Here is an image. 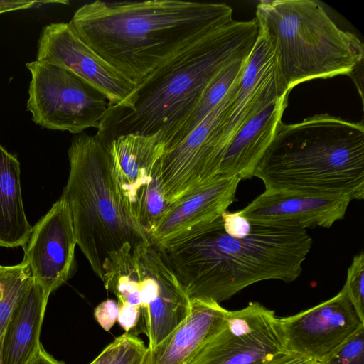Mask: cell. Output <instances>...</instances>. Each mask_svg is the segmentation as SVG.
Segmentation results:
<instances>
[{
    "label": "cell",
    "mask_w": 364,
    "mask_h": 364,
    "mask_svg": "<svg viewBox=\"0 0 364 364\" xmlns=\"http://www.w3.org/2000/svg\"><path fill=\"white\" fill-rule=\"evenodd\" d=\"M233 20L232 9L222 3L97 0L80 7L68 24L136 84L184 46Z\"/></svg>",
    "instance_id": "obj_1"
},
{
    "label": "cell",
    "mask_w": 364,
    "mask_h": 364,
    "mask_svg": "<svg viewBox=\"0 0 364 364\" xmlns=\"http://www.w3.org/2000/svg\"><path fill=\"white\" fill-rule=\"evenodd\" d=\"M259 35L256 18L233 20L178 50L110 105L97 129L102 141L126 134H160L164 146L187 120L210 80L225 66L248 57Z\"/></svg>",
    "instance_id": "obj_2"
},
{
    "label": "cell",
    "mask_w": 364,
    "mask_h": 364,
    "mask_svg": "<svg viewBox=\"0 0 364 364\" xmlns=\"http://www.w3.org/2000/svg\"><path fill=\"white\" fill-rule=\"evenodd\" d=\"M311 246L304 229L263 223H252L248 235L236 237L220 216L162 252L191 300L220 304L258 282H294Z\"/></svg>",
    "instance_id": "obj_3"
},
{
    "label": "cell",
    "mask_w": 364,
    "mask_h": 364,
    "mask_svg": "<svg viewBox=\"0 0 364 364\" xmlns=\"http://www.w3.org/2000/svg\"><path fill=\"white\" fill-rule=\"evenodd\" d=\"M254 176L265 189L364 198V124L328 114L279 123Z\"/></svg>",
    "instance_id": "obj_4"
},
{
    "label": "cell",
    "mask_w": 364,
    "mask_h": 364,
    "mask_svg": "<svg viewBox=\"0 0 364 364\" xmlns=\"http://www.w3.org/2000/svg\"><path fill=\"white\" fill-rule=\"evenodd\" d=\"M68 154L70 172L60 198L70 208L77 245L102 280L110 255L149 242L123 203L100 137L77 134Z\"/></svg>",
    "instance_id": "obj_5"
},
{
    "label": "cell",
    "mask_w": 364,
    "mask_h": 364,
    "mask_svg": "<svg viewBox=\"0 0 364 364\" xmlns=\"http://www.w3.org/2000/svg\"><path fill=\"white\" fill-rule=\"evenodd\" d=\"M255 18L274 47L289 90L305 81L350 75L362 64L363 43L339 28L318 1H260Z\"/></svg>",
    "instance_id": "obj_6"
},
{
    "label": "cell",
    "mask_w": 364,
    "mask_h": 364,
    "mask_svg": "<svg viewBox=\"0 0 364 364\" xmlns=\"http://www.w3.org/2000/svg\"><path fill=\"white\" fill-rule=\"evenodd\" d=\"M26 67L31 74L27 109L36 124L72 134L99 129L109 106L102 93L50 63L36 60Z\"/></svg>",
    "instance_id": "obj_7"
},
{
    "label": "cell",
    "mask_w": 364,
    "mask_h": 364,
    "mask_svg": "<svg viewBox=\"0 0 364 364\" xmlns=\"http://www.w3.org/2000/svg\"><path fill=\"white\" fill-rule=\"evenodd\" d=\"M239 80L225 99L183 139L164 151L160 161V177L168 204L218 177L225 153L223 134L226 114Z\"/></svg>",
    "instance_id": "obj_8"
},
{
    "label": "cell",
    "mask_w": 364,
    "mask_h": 364,
    "mask_svg": "<svg viewBox=\"0 0 364 364\" xmlns=\"http://www.w3.org/2000/svg\"><path fill=\"white\" fill-rule=\"evenodd\" d=\"M286 351L274 311L250 302L228 311L221 328L188 364H264Z\"/></svg>",
    "instance_id": "obj_9"
},
{
    "label": "cell",
    "mask_w": 364,
    "mask_h": 364,
    "mask_svg": "<svg viewBox=\"0 0 364 364\" xmlns=\"http://www.w3.org/2000/svg\"><path fill=\"white\" fill-rule=\"evenodd\" d=\"M279 321L287 350L315 363L364 327L343 289L331 299Z\"/></svg>",
    "instance_id": "obj_10"
},
{
    "label": "cell",
    "mask_w": 364,
    "mask_h": 364,
    "mask_svg": "<svg viewBox=\"0 0 364 364\" xmlns=\"http://www.w3.org/2000/svg\"><path fill=\"white\" fill-rule=\"evenodd\" d=\"M36 60L71 72L102 93L110 105L121 103L136 85L83 42L67 23H53L43 28Z\"/></svg>",
    "instance_id": "obj_11"
},
{
    "label": "cell",
    "mask_w": 364,
    "mask_h": 364,
    "mask_svg": "<svg viewBox=\"0 0 364 364\" xmlns=\"http://www.w3.org/2000/svg\"><path fill=\"white\" fill-rule=\"evenodd\" d=\"M240 181L218 176L169 204L148 233L149 243L165 251L191 238L228 210Z\"/></svg>",
    "instance_id": "obj_12"
},
{
    "label": "cell",
    "mask_w": 364,
    "mask_h": 364,
    "mask_svg": "<svg viewBox=\"0 0 364 364\" xmlns=\"http://www.w3.org/2000/svg\"><path fill=\"white\" fill-rule=\"evenodd\" d=\"M77 245L70 208L60 198L32 227L23 247V260L33 279L50 294L64 284L75 268Z\"/></svg>",
    "instance_id": "obj_13"
},
{
    "label": "cell",
    "mask_w": 364,
    "mask_h": 364,
    "mask_svg": "<svg viewBox=\"0 0 364 364\" xmlns=\"http://www.w3.org/2000/svg\"><path fill=\"white\" fill-rule=\"evenodd\" d=\"M289 92L279 72L274 47L259 28L257 39L246 60L226 114L223 134L225 151L244 124Z\"/></svg>",
    "instance_id": "obj_14"
},
{
    "label": "cell",
    "mask_w": 364,
    "mask_h": 364,
    "mask_svg": "<svg viewBox=\"0 0 364 364\" xmlns=\"http://www.w3.org/2000/svg\"><path fill=\"white\" fill-rule=\"evenodd\" d=\"M350 201L344 196L265 189L238 211L251 223L328 228L344 218Z\"/></svg>",
    "instance_id": "obj_15"
},
{
    "label": "cell",
    "mask_w": 364,
    "mask_h": 364,
    "mask_svg": "<svg viewBox=\"0 0 364 364\" xmlns=\"http://www.w3.org/2000/svg\"><path fill=\"white\" fill-rule=\"evenodd\" d=\"M102 142L109 156L119 194L132 215L136 196L160 171L164 143L160 134L121 135Z\"/></svg>",
    "instance_id": "obj_16"
},
{
    "label": "cell",
    "mask_w": 364,
    "mask_h": 364,
    "mask_svg": "<svg viewBox=\"0 0 364 364\" xmlns=\"http://www.w3.org/2000/svg\"><path fill=\"white\" fill-rule=\"evenodd\" d=\"M228 312L213 301L191 300L188 315L160 343L147 348L143 364H188L221 328Z\"/></svg>",
    "instance_id": "obj_17"
},
{
    "label": "cell",
    "mask_w": 364,
    "mask_h": 364,
    "mask_svg": "<svg viewBox=\"0 0 364 364\" xmlns=\"http://www.w3.org/2000/svg\"><path fill=\"white\" fill-rule=\"evenodd\" d=\"M287 103L288 95L272 102L240 128L226 147L218 176H237L241 180L254 176Z\"/></svg>",
    "instance_id": "obj_18"
},
{
    "label": "cell",
    "mask_w": 364,
    "mask_h": 364,
    "mask_svg": "<svg viewBox=\"0 0 364 364\" xmlns=\"http://www.w3.org/2000/svg\"><path fill=\"white\" fill-rule=\"evenodd\" d=\"M49 294L34 279L4 333L2 364H29L42 346L40 333Z\"/></svg>",
    "instance_id": "obj_19"
},
{
    "label": "cell",
    "mask_w": 364,
    "mask_h": 364,
    "mask_svg": "<svg viewBox=\"0 0 364 364\" xmlns=\"http://www.w3.org/2000/svg\"><path fill=\"white\" fill-rule=\"evenodd\" d=\"M159 294L148 307L141 311L144 330L149 339L148 349L160 343L188 315L191 299L178 281L164 252L157 259Z\"/></svg>",
    "instance_id": "obj_20"
},
{
    "label": "cell",
    "mask_w": 364,
    "mask_h": 364,
    "mask_svg": "<svg viewBox=\"0 0 364 364\" xmlns=\"http://www.w3.org/2000/svg\"><path fill=\"white\" fill-rule=\"evenodd\" d=\"M20 163L0 144V246L23 247L32 231L23 203Z\"/></svg>",
    "instance_id": "obj_21"
},
{
    "label": "cell",
    "mask_w": 364,
    "mask_h": 364,
    "mask_svg": "<svg viewBox=\"0 0 364 364\" xmlns=\"http://www.w3.org/2000/svg\"><path fill=\"white\" fill-rule=\"evenodd\" d=\"M247 58L237 60L225 66L210 80L187 120L164 146V151L174 146L183 139L225 99L241 76Z\"/></svg>",
    "instance_id": "obj_22"
},
{
    "label": "cell",
    "mask_w": 364,
    "mask_h": 364,
    "mask_svg": "<svg viewBox=\"0 0 364 364\" xmlns=\"http://www.w3.org/2000/svg\"><path fill=\"white\" fill-rule=\"evenodd\" d=\"M33 279L24 261L12 266L0 264V337L4 335L14 311Z\"/></svg>",
    "instance_id": "obj_23"
},
{
    "label": "cell",
    "mask_w": 364,
    "mask_h": 364,
    "mask_svg": "<svg viewBox=\"0 0 364 364\" xmlns=\"http://www.w3.org/2000/svg\"><path fill=\"white\" fill-rule=\"evenodd\" d=\"M343 289L360 320L364 323V254L354 256Z\"/></svg>",
    "instance_id": "obj_24"
},
{
    "label": "cell",
    "mask_w": 364,
    "mask_h": 364,
    "mask_svg": "<svg viewBox=\"0 0 364 364\" xmlns=\"http://www.w3.org/2000/svg\"><path fill=\"white\" fill-rule=\"evenodd\" d=\"M317 364H364V327Z\"/></svg>",
    "instance_id": "obj_25"
},
{
    "label": "cell",
    "mask_w": 364,
    "mask_h": 364,
    "mask_svg": "<svg viewBox=\"0 0 364 364\" xmlns=\"http://www.w3.org/2000/svg\"><path fill=\"white\" fill-rule=\"evenodd\" d=\"M120 337L118 350L109 364H143L147 351L143 341L131 333Z\"/></svg>",
    "instance_id": "obj_26"
},
{
    "label": "cell",
    "mask_w": 364,
    "mask_h": 364,
    "mask_svg": "<svg viewBox=\"0 0 364 364\" xmlns=\"http://www.w3.org/2000/svg\"><path fill=\"white\" fill-rule=\"evenodd\" d=\"M223 228L227 233L236 237H243L252 229V223L242 215L239 211H225L221 215Z\"/></svg>",
    "instance_id": "obj_27"
},
{
    "label": "cell",
    "mask_w": 364,
    "mask_h": 364,
    "mask_svg": "<svg viewBox=\"0 0 364 364\" xmlns=\"http://www.w3.org/2000/svg\"><path fill=\"white\" fill-rule=\"evenodd\" d=\"M119 306L117 302L107 299L95 309L94 316L97 323L106 331H109L117 320Z\"/></svg>",
    "instance_id": "obj_28"
},
{
    "label": "cell",
    "mask_w": 364,
    "mask_h": 364,
    "mask_svg": "<svg viewBox=\"0 0 364 364\" xmlns=\"http://www.w3.org/2000/svg\"><path fill=\"white\" fill-rule=\"evenodd\" d=\"M117 304L119 311L117 321L126 333H129L136 326L139 320L141 308L126 302L117 301Z\"/></svg>",
    "instance_id": "obj_29"
},
{
    "label": "cell",
    "mask_w": 364,
    "mask_h": 364,
    "mask_svg": "<svg viewBox=\"0 0 364 364\" xmlns=\"http://www.w3.org/2000/svg\"><path fill=\"white\" fill-rule=\"evenodd\" d=\"M68 4L64 1H36V0H0V14L5 12L26 9L43 4Z\"/></svg>",
    "instance_id": "obj_30"
},
{
    "label": "cell",
    "mask_w": 364,
    "mask_h": 364,
    "mask_svg": "<svg viewBox=\"0 0 364 364\" xmlns=\"http://www.w3.org/2000/svg\"><path fill=\"white\" fill-rule=\"evenodd\" d=\"M312 360L289 351L282 353L264 364H313Z\"/></svg>",
    "instance_id": "obj_31"
},
{
    "label": "cell",
    "mask_w": 364,
    "mask_h": 364,
    "mask_svg": "<svg viewBox=\"0 0 364 364\" xmlns=\"http://www.w3.org/2000/svg\"><path fill=\"white\" fill-rule=\"evenodd\" d=\"M120 340V336L116 338L89 364H109L117 353Z\"/></svg>",
    "instance_id": "obj_32"
},
{
    "label": "cell",
    "mask_w": 364,
    "mask_h": 364,
    "mask_svg": "<svg viewBox=\"0 0 364 364\" xmlns=\"http://www.w3.org/2000/svg\"><path fill=\"white\" fill-rule=\"evenodd\" d=\"M29 364H64L49 355L41 346Z\"/></svg>",
    "instance_id": "obj_33"
},
{
    "label": "cell",
    "mask_w": 364,
    "mask_h": 364,
    "mask_svg": "<svg viewBox=\"0 0 364 364\" xmlns=\"http://www.w3.org/2000/svg\"><path fill=\"white\" fill-rule=\"evenodd\" d=\"M4 335L0 337V364H2V346Z\"/></svg>",
    "instance_id": "obj_34"
},
{
    "label": "cell",
    "mask_w": 364,
    "mask_h": 364,
    "mask_svg": "<svg viewBox=\"0 0 364 364\" xmlns=\"http://www.w3.org/2000/svg\"><path fill=\"white\" fill-rule=\"evenodd\" d=\"M313 364H317L316 363H314Z\"/></svg>",
    "instance_id": "obj_35"
}]
</instances>
